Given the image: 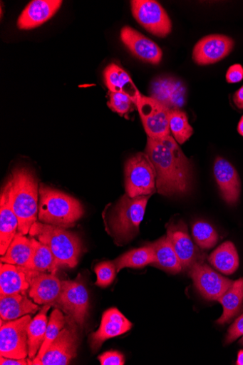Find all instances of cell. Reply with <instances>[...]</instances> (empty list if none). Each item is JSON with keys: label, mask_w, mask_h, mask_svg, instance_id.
Here are the masks:
<instances>
[{"label": "cell", "mask_w": 243, "mask_h": 365, "mask_svg": "<svg viewBox=\"0 0 243 365\" xmlns=\"http://www.w3.org/2000/svg\"><path fill=\"white\" fill-rule=\"evenodd\" d=\"M135 106L140 113L148 138L159 139L170 135V110L167 107L150 96H138Z\"/></svg>", "instance_id": "9c48e42d"}, {"label": "cell", "mask_w": 243, "mask_h": 365, "mask_svg": "<svg viewBox=\"0 0 243 365\" xmlns=\"http://www.w3.org/2000/svg\"><path fill=\"white\" fill-rule=\"evenodd\" d=\"M51 305H44L39 314L31 319L28 328L29 359L33 360L38 354L46 337L48 324L47 313Z\"/></svg>", "instance_id": "484cf974"}, {"label": "cell", "mask_w": 243, "mask_h": 365, "mask_svg": "<svg viewBox=\"0 0 243 365\" xmlns=\"http://www.w3.org/2000/svg\"><path fill=\"white\" fill-rule=\"evenodd\" d=\"M62 4L61 0H33L21 14L18 28L29 30L43 25L54 16Z\"/></svg>", "instance_id": "ac0fdd59"}, {"label": "cell", "mask_w": 243, "mask_h": 365, "mask_svg": "<svg viewBox=\"0 0 243 365\" xmlns=\"http://www.w3.org/2000/svg\"><path fill=\"white\" fill-rule=\"evenodd\" d=\"M180 83L172 80L160 79L155 81L152 87V97L157 99L170 110H179L182 106L184 94L180 91Z\"/></svg>", "instance_id": "83f0119b"}, {"label": "cell", "mask_w": 243, "mask_h": 365, "mask_svg": "<svg viewBox=\"0 0 243 365\" xmlns=\"http://www.w3.org/2000/svg\"><path fill=\"white\" fill-rule=\"evenodd\" d=\"M104 82L110 92L125 93L136 101L140 93L135 88L130 76L116 63H110L103 71Z\"/></svg>", "instance_id": "d4e9b609"}, {"label": "cell", "mask_w": 243, "mask_h": 365, "mask_svg": "<svg viewBox=\"0 0 243 365\" xmlns=\"http://www.w3.org/2000/svg\"><path fill=\"white\" fill-rule=\"evenodd\" d=\"M58 309L82 326L89 308V296L84 283L78 277L75 281H61Z\"/></svg>", "instance_id": "8fae6325"}, {"label": "cell", "mask_w": 243, "mask_h": 365, "mask_svg": "<svg viewBox=\"0 0 243 365\" xmlns=\"http://www.w3.org/2000/svg\"><path fill=\"white\" fill-rule=\"evenodd\" d=\"M120 39L129 51L138 58L158 64L162 58V51L152 41L130 26L120 31Z\"/></svg>", "instance_id": "e0dca14e"}, {"label": "cell", "mask_w": 243, "mask_h": 365, "mask_svg": "<svg viewBox=\"0 0 243 365\" xmlns=\"http://www.w3.org/2000/svg\"><path fill=\"white\" fill-rule=\"evenodd\" d=\"M101 365H123L125 356L118 351H108L98 356Z\"/></svg>", "instance_id": "74e56055"}, {"label": "cell", "mask_w": 243, "mask_h": 365, "mask_svg": "<svg viewBox=\"0 0 243 365\" xmlns=\"http://www.w3.org/2000/svg\"><path fill=\"white\" fill-rule=\"evenodd\" d=\"M150 245L155 252L154 267L171 274H177L183 270L181 262L167 236Z\"/></svg>", "instance_id": "603a6c76"}, {"label": "cell", "mask_w": 243, "mask_h": 365, "mask_svg": "<svg viewBox=\"0 0 243 365\" xmlns=\"http://www.w3.org/2000/svg\"><path fill=\"white\" fill-rule=\"evenodd\" d=\"M66 323L41 359L33 365H66L76 357L80 344L76 321L66 316Z\"/></svg>", "instance_id": "52a82bcc"}, {"label": "cell", "mask_w": 243, "mask_h": 365, "mask_svg": "<svg viewBox=\"0 0 243 365\" xmlns=\"http://www.w3.org/2000/svg\"><path fill=\"white\" fill-rule=\"evenodd\" d=\"M237 365H243V351H239L237 361Z\"/></svg>", "instance_id": "7bdbcfd3"}, {"label": "cell", "mask_w": 243, "mask_h": 365, "mask_svg": "<svg viewBox=\"0 0 243 365\" xmlns=\"http://www.w3.org/2000/svg\"><path fill=\"white\" fill-rule=\"evenodd\" d=\"M126 194L131 197L152 195L157 191L156 172L146 153L130 158L125 165Z\"/></svg>", "instance_id": "8992f818"}, {"label": "cell", "mask_w": 243, "mask_h": 365, "mask_svg": "<svg viewBox=\"0 0 243 365\" xmlns=\"http://www.w3.org/2000/svg\"><path fill=\"white\" fill-rule=\"evenodd\" d=\"M41 310L38 304L28 299L26 294L0 295V316L7 322Z\"/></svg>", "instance_id": "7402d4cb"}, {"label": "cell", "mask_w": 243, "mask_h": 365, "mask_svg": "<svg viewBox=\"0 0 243 365\" xmlns=\"http://www.w3.org/2000/svg\"><path fill=\"white\" fill-rule=\"evenodd\" d=\"M189 271L197 289L207 300L218 301L233 283V281L221 276L203 261L196 262Z\"/></svg>", "instance_id": "4fadbf2b"}, {"label": "cell", "mask_w": 243, "mask_h": 365, "mask_svg": "<svg viewBox=\"0 0 243 365\" xmlns=\"http://www.w3.org/2000/svg\"><path fill=\"white\" fill-rule=\"evenodd\" d=\"M30 287L26 268L9 263L0 265V295L26 294Z\"/></svg>", "instance_id": "44dd1931"}, {"label": "cell", "mask_w": 243, "mask_h": 365, "mask_svg": "<svg viewBox=\"0 0 243 365\" xmlns=\"http://www.w3.org/2000/svg\"><path fill=\"white\" fill-rule=\"evenodd\" d=\"M214 173L224 200L229 205L237 204L240 194V180L233 165L226 159L217 157Z\"/></svg>", "instance_id": "d6986e66"}, {"label": "cell", "mask_w": 243, "mask_h": 365, "mask_svg": "<svg viewBox=\"0 0 243 365\" xmlns=\"http://www.w3.org/2000/svg\"><path fill=\"white\" fill-rule=\"evenodd\" d=\"M234 48V41L222 35H212L202 38L195 45L192 58L198 65L213 64L227 57Z\"/></svg>", "instance_id": "2e32d148"}, {"label": "cell", "mask_w": 243, "mask_h": 365, "mask_svg": "<svg viewBox=\"0 0 243 365\" xmlns=\"http://www.w3.org/2000/svg\"><path fill=\"white\" fill-rule=\"evenodd\" d=\"M145 153L153 163L157 191L160 195H182L191 190V162L170 135L159 139L148 138Z\"/></svg>", "instance_id": "6da1fadb"}, {"label": "cell", "mask_w": 243, "mask_h": 365, "mask_svg": "<svg viewBox=\"0 0 243 365\" xmlns=\"http://www.w3.org/2000/svg\"><path fill=\"white\" fill-rule=\"evenodd\" d=\"M33 252V240L19 232L10 245L6 253L1 257V262L19 265L26 268Z\"/></svg>", "instance_id": "4316f807"}, {"label": "cell", "mask_w": 243, "mask_h": 365, "mask_svg": "<svg viewBox=\"0 0 243 365\" xmlns=\"http://www.w3.org/2000/svg\"><path fill=\"white\" fill-rule=\"evenodd\" d=\"M167 237L175 249L183 270H190L196 262L203 261V255L192 241L183 220L172 221L167 225Z\"/></svg>", "instance_id": "7c38bea8"}, {"label": "cell", "mask_w": 243, "mask_h": 365, "mask_svg": "<svg viewBox=\"0 0 243 365\" xmlns=\"http://www.w3.org/2000/svg\"><path fill=\"white\" fill-rule=\"evenodd\" d=\"M66 319L67 317L63 314L60 309L57 308L53 311L48 324L43 344L36 358L33 360L28 359L29 364H33L34 362L43 358L51 344L57 338L60 331L64 327Z\"/></svg>", "instance_id": "1f68e13d"}, {"label": "cell", "mask_w": 243, "mask_h": 365, "mask_svg": "<svg viewBox=\"0 0 243 365\" xmlns=\"http://www.w3.org/2000/svg\"><path fill=\"white\" fill-rule=\"evenodd\" d=\"M208 261L220 272L226 275L234 274L239 267V257L233 243L226 242L214 250Z\"/></svg>", "instance_id": "f1b7e54d"}, {"label": "cell", "mask_w": 243, "mask_h": 365, "mask_svg": "<svg viewBox=\"0 0 243 365\" xmlns=\"http://www.w3.org/2000/svg\"><path fill=\"white\" fill-rule=\"evenodd\" d=\"M237 130L239 132V134L243 137V115L242 116V118L238 123Z\"/></svg>", "instance_id": "b9f144b4"}, {"label": "cell", "mask_w": 243, "mask_h": 365, "mask_svg": "<svg viewBox=\"0 0 243 365\" xmlns=\"http://www.w3.org/2000/svg\"><path fill=\"white\" fill-rule=\"evenodd\" d=\"M150 197H131L125 194L111 210L108 217V230L118 245L130 242L140 233V224Z\"/></svg>", "instance_id": "5b68a950"}, {"label": "cell", "mask_w": 243, "mask_h": 365, "mask_svg": "<svg viewBox=\"0 0 243 365\" xmlns=\"http://www.w3.org/2000/svg\"><path fill=\"white\" fill-rule=\"evenodd\" d=\"M46 245L53 253L57 267L75 268L79 262L82 252V242L78 235L66 228L34 222L29 233Z\"/></svg>", "instance_id": "3957f363"}, {"label": "cell", "mask_w": 243, "mask_h": 365, "mask_svg": "<svg viewBox=\"0 0 243 365\" xmlns=\"http://www.w3.org/2000/svg\"><path fill=\"white\" fill-rule=\"evenodd\" d=\"M27 271L30 279L29 294L33 302L38 305H51L58 308L61 281L56 274H33L29 269Z\"/></svg>", "instance_id": "5bb4252c"}, {"label": "cell", "mask_w": 243, "mask_h": 365, "mask_svg": "<svg viewBox=\"0 0 243 365\" xmlns=\"http://www.w3.org/2000/svg\"><path fill=\"white\" fill-rule=\"evenodd\" d=\"M239 344L243 346V337L239 341Z\"/></svg>", "instance_id": "ee69618b"}, {"label": "cell", "mask_w": 243, "mask_h": 365, "mask_svg": "<svg viewBox=\"0 0 243 365\" xmlns=\"http://www.w3.org/2000/svg\"><path fill=\"white\" fill-rule=\"evenodd\" d=\"M169 125L173 137L180 145L186 143L193 135V128L186 113L180 110H170Z\"/></svg>", "instance_id": "d6a6232c"}, {"label": "cell", "mask_w": 243, "mask_h": 365, "mask_svg": "<svg viewBox=\"0 0 243 365\" xmlns=\"http://www.w3.org/2000/svg\"><path fill=\"white\" fill-rule=\"evenodd\" d=\"M31 238L33 244V252L26 269L33 274H56L58 267L50 249L36 238Z\"/></svg>", "instance_id": "f546056e"}, {"label": "cell", "mask_w": 243, "mask_h": 365, "mask_svg": "<svg viewBox=\"0 0 243 365\" xmlns=\"http://www.w3.org/2000/svg\"><path fill=\"white\" fill-rule=\"evenodd\" d=\"M97 277L95 284L102 288L109 287L115 279L117 269L113 261L98 263L95 267Z\"/></svg>", "instance_id": "d590c367"}, {"label": "cell", "mask_w": 243, "mask_h": 365, "mask_svg": "<svg viewBox=\"0 0 243 365\" xmlns=\"http://www.w3.org/2000/svg\"><path fill=\"white\" fill-rule=\"evenodd\" d=\"M241 336H243V313L234 321L228 329L225 344H232Z\"/></svg>", "instance_id": "8d00e7d4"}, {"label": "cell", "mask_w": 243, "mask_h": 365, "mask_svg": "<svg viewBox=\"0 0 243 365\" xmlns=\"http://www.w3.org/2000/svg\"><path fill=\"white\" fill-rule=\"evenodd\" d=\"M131 11L136 21L159 37L165 38L172 30L169 16L162 6L154 0H133Z\"/></svg>", "instance_id": "30bf717a"}, {"label": "cell", "mask_w": 243, "mask_h": 365, "mask_svg": "<svg viewBox=\"0 0 243 365\" xmlns=\"http://www.w3.org/2000/svg\"><path fill=\"white\" fill-rule=\"evenodd\" d=\"M10 202L19 220V233L27 235L38 218L39 187L33 173L24 167L16 168L7 182Z\"/></svg>", "instance_id": "7a4b0ae2"}, {"label": "cell", "mask_w": 243, "mask_h": 365, "mask_svg": "<svg viewBox=\"0 0 243 365\" xmlns=\"http://www.w3.org/2000/svg\"><path fill=\"white\" fill-rule=\"evenodd\" d=\"M132 327L133 324L118 309H108L103 314L98 329L90 336L91 350L95 353L104 342L126 334Z\"/></svg>", "instance_id": "9a60e30c"}, {"label": "cell", "mask_w": 243, "mask_h": 365, "mask_svg": "<svg viewBox=\"0 0 243 365\" xmlns=\"http://www.w3.org/2000/svg\"><path fill=\"white\" fill-rule=\"evenodd\" d=\"M0 201V254L4 256L19 230V220L11 207L7 183L2 190Z\"/></svg>", "instance_id": "ffe728a7"}, {"label": "cell", "mask_w": 243, "mask_h": 365, "mask_svg": "<svg viewBox=\"0 0 243 365\" xmlns=\"http://www.w3.org/2000/svg\"><path fill=\"white\" fill-rule=\"evenodd\" d=\"M218 302L223 306L224 312L217 323L224 324L230 322L243 309V278L233 282Z\"/></svg>", "instance_id": "cb8c5ba5"}, {"label": "cell", "mask_w": 243, "mask_h": 365, "mask_svg": "<svg viewBox=\"0 0 243 365\" xmlns=\"http://www.w3.org/2000/svg\"><path fill=\"white\" fill-rule=\"evenodd\" d=\"M0 364L1 365H27L29 364L28 359H14L8 358L5 356H0Z\"/></svg>", "instance_id": "ab89813d"}, {"label": "cell", "mask_w": 243, "mask_h": 365, "mask_svg": "<svg viewBox=\"0 0 243 365\" xmlns=\"http://www.w3.org/2000/svg\"><path fill=\"white\" fill-rule=\"evenodd\" d=\"M226 80L228 83H237L243 80V68L242 66L236 63L232 65L227 71Z\"/></svg>", "instance_id": "f35d334b"}, {"label": "cell", "mask_w": 243, "mask_h": 365, "mask_svg": "<svg viewBox=\"0 0 243 365\" xmlns=\"http://www.w3.org/2000/svg\"><path fill=\"white\" fill-rule=\"evenodd\" d=\"M233 101L239 109L243 110V86L234 94Z\"/></svg>", "instance_id": "60d3db41"}, {"label": "cell", "mask_w": 243, "mask_h": 365, "mask_svg": "<svg viewBox=\"0 0 243 365\" xmlns=\"http://www.w3.org/2000/svg\"><path fill=\"white\" fill-rule=\"evenodd\" d=\"M192 235L195 243L202 250L212 249L219 240L216 230L210 223L203 221L196 222L193 225Z\"/></svg>", "instance_id": "836d02e7"}, {"label": "cell", "mask_w": 243, "mask_h": 365, "mask_svg": "<svg viewBox=\"0 0 243 365\" xmlns=\"http://www.w3.org/2000/svg\"><path fill=\"white\" fill-rule=\"evenodd\" d=\"M31 319L29 314L7 322L1 319L0 355L14 359L29 356L28 328Z\"/></svg>", "instance_id": "ba28073f"}, {"label": "cell", "mask_w": 243, "mask_h": 365, "mask_svg": "<svg viewBox=\"0 0 243 365\" xmlns=\"http://www.w3.org/2000/svg\"><path fill=\"white\" fill-rule=\"evenodd\" d=\"M113 262L118 273L125 268L142 269L148 264L152 265L155 262V255L153 248L149 245L132 250Z\"/></svg>", "instance_id": "4dcf8cb0"}, {"label": "cell", "mask_w": 243, "mask_h": 365, "mask_svg": "<svg viewBox=\"0 0 243 365\" xmlns=\"http://www.w3.org/2000/svg\"><path fill=\"white\" fill-rule=\"evenodd\" d=\"M39 197L38 219L43 223L73 227L84 215L78 199L43 183L39 187Z\"/></svg>", "instance_id": "277c9868"}, {"label": "cell", "mask_w": 243, "mask_h": 365, "mask_svg": "<svg viewBox=\"0 0 243 365\" xmlns=\"http://www.w3.org/2000/svg\"><path fill=\"white\" fill-rule=\"evenodd\" d=\"M108 107L121 116L128 115L135 106L133 98L127 93L110 92Z\"/></svg>", "instance_id": "e575fe53"}]
</instances>
